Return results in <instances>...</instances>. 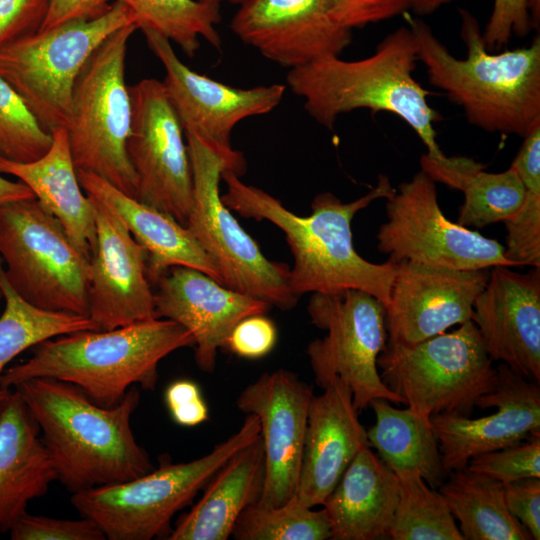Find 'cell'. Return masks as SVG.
<instances>
[{
    "label": "cell",
    "mask_w": 540,
    "mask_h": 540,
    "mask_svg": "<svg viewBox=\"0 0 540 540\" xmlns=\"http://www.w3.org/2000/svg\"><path fill=\"white\" fill-rule=\"evenodd\" d=\"M221 180L226 184L221 199L230 210L245 218L269 221L283 232L294 260L289 282L297 297L357 289L388 306L397 264L389 260L378 264L361 257L354 248L351 229L357 212L395 191L386 175L380 174L376 186L351 202H342L330 192L318 194L307 216L291 212L231 170H223Z\"/></svg>",
    "instance_id": "1"
},
{
    "label": "cell",
    "mask_w": 540,
    "mask_h": 540,
    "mask_svg": "<svg viewBox=\"0 0 540 540\" xmlns=\"http://www.w3.org/2000/svg\"><path fill=\"white\" fill-rule=\"evenodd\" d=\"M13 388L39 426L57 480L70 492L131 480L153 469L131 428L140 402L136 386L112 407L55 378H31Z\"/></svg>",
    "instance_id": "2"
},
{
    "label": "cell",
    "mask_w": 540,
    "mask_h": 540,
    "mask_svg": "<svg viewBox=\"0 0 540 540\" xmlns=\"http://www.w3.org/2000/svg\"><path fill=\"white\" fill-rule=\"evenodd\" d=\"M467 57H454L421 19L405 13L430 84L461 106L468 122L487 132L526 137L540 126V37L525 48L491 53L475 16L460 8Z\"/></svg>",
    "instance_id": "3"
},
{
    "label": "cell",
    "mask_w": 540,
    "mask_h": 540,
    "mask_svg": "<svg viewBox=\"0 0 540 540\" xmlns=\"http://www.w3.org/2000/svg\"><path fill=\"white\" fill-rule=\"evenodd\" d=\"M418 60L415 34L408 25L401 26L369 57L348 61L325 56L290 69L286 83L325 128L332 129L339 115L356 109L390 112L415 131L430 157L441 159L445 154L434 128L441 117L428 103L430 91L413 77Z\"/></svg>",
    "instance_id": "4"
},
{
    "label": "cell",
    "mask_w": 540,
    "mask_h": 540,
    "mask_svg": "<svg viewBox=\"0 0 540 540\" xmlns=\"http://www.w3.org/2000/svg\"><path fill=\"white\" fill-rule=\"evenodd\" d=\"M192 346V334L164 318L77 331L36 345L27 361L3 372L0 388L11 389L31 378H55L77 386L96 404L112 407L135 384L154 390L160 361Z\"/></svg>",
    "instance_id": "5"
},
{
    "label": "cell",
    "mask_w": 540,
    "mask_h": 540,
    "mask_svg": "<svg viewBox=\"0 0 540 540\" xmlns=\"http://www.w3.org/2000/svg\"><path fill=\"white\" fill-rule=\"evenodd\" d=\"M259 435L258 418L246 414L241 427L208 454L189 462H162L134 479L72 493L71 504L106 539H167L174 515L192 503L231 456Z\"/></svg>",
    "instance_id": "6"
},
{
    "label": "cell",
    "mask_w": 540,
    "mask_h": 540,
    "mask_svg": "<svg viewBox=\"0 0 540 540\" xmlns=\"http://www.w3.org/2000/svg\"><path fill=\"white\" fill-rule=\"evenodd\" d=\"M137 23L108 36L79 73L72 93V112L65 128L76 169L93 173L136 198L137 177L127 154L132 122L125 81L128 41Z\"/></svg>",
    "instance_id": "7"
},
{
    "label": "cell",
    "mask_w": 540,
    "mask_h": 540,
    "mask_svg": "<svg viewBox=\"0 0 540 540\" xmlns=\"http://www.w3.org/2000/svg\"><path fill=\"white\" fill-rule=\"evenodd\" d=\"M472 320L412 345L387 341L377 359L386 386L416 412L469 416L497 383V368Z\"/></svg>",
    "instance_id": "8"
},
{
    "label": "cell",
    "mask_w": 540,
    "mask_h": 540,
    "mask_svg": "<svg viewBox=\"0 0 540 540\" xmlns=\"http://www.w3.org/2000/svg\"><path fill=\"white\" fill-rule=\"evenodd\" d=\"M137 23L121 2L102 15L39 30L0 48V76L48 132L66 128L75 81L96 48L120 28Z\"/></svg>",
    "instance_id": "9"
},
{
    "label": "cell",
    "mask_w": 540,
    "mask_h": 540,
    "mask_svg": "<svg viewBox=\"0 0 540 540\" xmlns=\"http://www.w3.org/2000/svg\"><path fill=\"white\" fill-rule=\"evenodd\" d=\"M0 259L7 281L29 304L88 316L90 259L36 198L0 206Z\"/></svg>",
    "instance_id": "10"
},
{
    "label": "cell",
    "mask_w": 540,
    "mask_h": 540,
    "mask_svg": "<svg viewBox=\"0 0 540 540\" xmlns=\"http://www.w3.org/2000/svg\"><path fill=\"white\" fill-rule=\"evenodd\" d=\"M185 136L194 198L186 227L214 262L222 285L283 311L293 309L299 297L290 287L289 266L266 258L221 199L225 163L198 139Z\"/></svg>",
    "instance_id": "11"
},
{
    "label": "cell",
    "mask_w": 540,
    "mask_h": 540,
    "mask_svg": "<svg viewBox=\"0 0 540 540\" xmlns=\"http://www.w3.org/2000/svg\"><path fill=\"white\" fill-rule=\"evenodd\" d=\"M307 312L311 322L326 332L307 347L319 387L340 378L350 388L358 412L375 399L404 404L378 371L377 359L388 341L386 308L381 301L357 289L312 293Z\"/></svg>",
    "instance_id": "12"
},
{
    "label": "cell",
    "mask_w": 540,
    "mask_h": 540,
    "mask_svg": "<svg viewBox=\"0 0 540 540\" xmlns=\"http://www.w3.org/2000/svg\"><path fill=\"white\" fill-rule=\"evenodd\" d=\"M385 209L387 219L376 235L377 248L393 263L458 270L513 267L498 241L445 217L435 181L422 170L395 189Z\"/></svg>",
    "instance_id": "13"
},
{
    "label": "cell",
    "mask_w": 540,
    "mask_h": 540,
    "mask_svg": "<svg viewBox=\"0 0 540 540\" xmlns=\"http://www.w3.org/2000/svg\"><path fill=\"white\" fill-rule=\"evenodd\" d=\"M147 44L165 70L163 85L185 135L198 139L241 176L246 161L233 149L231 134L244 119L273 111L282 101L283 84L237 88L199 74L186 66L171 42L162 35L142 29Z\"/></svg>",
    "instance_id": "14"
},
{
    "label": "cell",
    "mask_w": 540,
    "mask_h": 540,
    "mask_svg": "<svg viewBox=\"0 0 540 540\" xmlns=\"http://www.w3.org/2000/svg\"><path fill=\"white\" fill-rule=\"evenodd\" d=\"M132 122L127 154L137 177L136 198L186 226L193 207V177L182 126L163 82L129 86Z\"/></svg>",
    "instance_id": "15"
},
{
    "label": "cell",
    "mask_w": 540,
    "mask_h": 540,
    "mask_svg": "<svg viewBox=\"0 0 540 540\" xmlns=\"http://www.w3.org/2000/svg\"><path fill=\"white\" fill-rule=\"evenodd\" d=\"M312 387L294 372L262 374L239 394L236 405L258 418L265 459L264 486L257 504L275 507L296 495Z\"/></svg>",
    "instance_id": "16"
},
{
    "label": "cell",
    "mask_w": 540,
    "mask_h": 540,
    "mask_svg": "<svg viewBox=\"0 0 540 540\" xmlns=\"http://www.w3.org/2000/svg\"><path fill=\"white\" fill-rule=\"evenodd\" d=\"M89 197L96 248L89 263L88 317L99 331L157 318L145 249L111 207Z\"/></svg>",
    "instance_id": "17"
},
{
    "label": "cell",
    "mask_w": 540,
    "mask_h": 540,
    "mask_svg": "<svg viewBox=\"0 0 540 540\" xmlns=\"http://www.w3.org/2000/svg\"><path fill=\"white\" fill-rule=\"evenodd\" d=\"M230 28L245 45L290 69L339 56L352 42V31L334 18L332 0H249Z\"/></svg>",
    "instance_id": "18"
},
{
    "label": "cell",
    "mask_w": 540,
    "mask_h": 540,
    "mask_svg": "<svg viewBox=\"0 0 540 540\" xmlns=\"http://www.w3.org/2000/svg\"><path fill=\"white\" fill-rule=\"evenodd\" d=\"M386 307L388 341L412 345L472 320L489 269L399 262Z\"/></svg>",
    "instance_id": "19"
},
{
    "label": "cell",
    "mask_w": 540,
    "mask_h": 540,
    "mask_svg": "<svg viewBox=\"0 0 540 540\" xmlns=\"http://www.w3.org/2000/svg\"><path fill=\"white\" fill-rule=\"evenodd\" d=\"M475 406L496 407L497 411L480 418L456 413L430 417L447 473L465 468L476 455L502 449L540 433L539 383L504 363L497 367L493 391L481 396Z\"/></svg>",
    "instance_id": "20"
},
{
    "label": "cell",
    "mask_w": 540,
    "mask_h": 540,
    "mask_svg": "<svg viewBox=\"0 0 540 540\" xmlns=\"http://www.w3.org/2000/svg\"><path fill=\"white\" fill-rule=\"evenodd\" d=\"M154 284L156 317L175 321L192 334L195 362L208 373L214 371L218 351L226 349L234 327L248 316L265 314L270 306L185 266L167 269Z\"/></svg>",
    "instance_id": "21"
},
{
    "label": "cell",
    "mask_w": 540,
    "mask_h": 540,
    "mask_svg": "<svg viewBox=\"0 0 540 540\" xmlns=\"http://www.w3.org/2000/svg\"><path fill=\"white\" fill-rule=\"evenodd\" d=\"M472 321L493 361L540 382V268L520 273L491 267Z\"/></svg>",
    "instance_id": "22"
},
{
    "label": "cell",
    "mask_w": 540,
    "mask_h": 540,
    "mask_svg": "<svg viewBox=\"0 0 540 540\" xmlns=\"http://www.w3.org/2000/svg\"><path fill=\"white\" fill-rule=\"evenodd\" d=\"M322 389L309 404L295 495L312 508L323 504L357 453L370 446L348 385L334 377Z\"/></svg>",
    "instance_id": "23"
},
{
    "label": "cell",
    "mask_w": 540,
    "mask_h": 540,
    "mask_svg": "<svg viewBox=\"0 0 540 540\" xmlns=\"http://www.w3.org/2000/svg\"><path fill=\"white\" fill-rule=\"evenodd\" d=\"M55 480L36 420L21 395L7 389L0 401V532H9Z\"/></svg>",
    "instance_id": "24"
},
{
    "label": "cell",
    "mask_w": 540,
    "mask_h": 540,
    "mask_svg": "<svg viewBox=\"0 0 540 540\" xmlns=\"http://www.w3.org/2000/svg\"><path fill=\"white\" fill-rule=\"evenodd\" d=\"M399 479L370 446L351 461L322 506L332 540L389 538L399 501Z\"/></svg>",
    "instance_id": "25"
},
{
    "label": "cell",
    "mask_w": 540,
    "mask_h": 540,
    "mask_svg": "<svg viewBox=\"0 0 540 540\" xmlns=\"http://www.w3.org/2000/svg\"><path fill=\"white\" fill-rule=\"evenodd\" d=\"M84 192L111 207L147 254L150 282L173 266L197 269L221 283L209 255L188 228L169 214L130 197L99 176L76 169ZM222 284V283H221Z\"/></svg>",
    "instance_id": "26"
},
{
    "label": "cell",
    "mask_w": 540,
    "mask_h": 540,
    "mask_svg": "<svg viewBox=\"0 0 540 540\" xmlns=\"http://www.w3.org/2000/svg\"><path fill=\"white\" fill-rule=\"evenodd\" d=\"M52 144L40 158L16 162L0 155V174L16 177L33 192L39 204L59 220L77 249L89 259L96 248L95 206L82 189L67 132L54 129Z\"/></svg>",
    "instance_id": "27"
},
{
    "label": "cell",
    "mask_w": 540,
    "mask_h": 540,
    "mask_svg": "<svg viewBox=\"0 0 540 540\" xmlns=\"http://www.w3.org/2000/svg\"><path fill=\"white\" fill-rule=\"evenodd\" d=\"M265 478L261 436L237 451L214 474L168 540H226L241 513L259 501Z\"/></svg>",
    "instance_id": "28"
},
{
    "label": "cell",
    "mask_w": 540,
    "mask_h": 540,
    "mask_svg": "<svg viewBox=\"0 0 540 540\" xmlns=\"http://www.w3.org/2000/svg\"><path fill=\"white\" fill-rule=\"evenodd\" d=\"M421 170L433 181L460 190L464 202L457 223L482 228L504 222L521 205L525 189L516 170L510 166L498 173L485 171V165L462 156L434 159L427 153L420 159Z\"/></svg>",
    "instance_id": "29"
},
{
    "label": "cell",
    "mask_w": 540,
    "mask_h": 540,
    "mask_svg": "<svg viewBox=\"0 0 540 540\" xmlns=\"http://www.w3.org/2000/svg\"><path fill=\"white\" fill-rule=\"evenodd\" d=\"M375 423L367 430L370 447L396 476L416 474L432 488H439L447 477L430 417L407 406L393 407L389 401L370 403Z\"/></svg>",
    "instance_id": "30"
},
{
    "label": "cell",
    "mask_w": 540,
    "mask_h": 540,
    "mask_svg": "<svg viewBox=\"0 0 540 540\" xmlns=\"http://www.w3.org/2000/svg\"><path fill=\"white\" fill-rule=\"evenodd\" d=\"M439 486L464 540H531L509 512L504 484L462 468L450 471Z\"/></svg>",
    "instance_id": "31"
},
{
    "label": "cell",
    "mask_w": 540,
    "mask_h": 540,
    "mask_svg": "<svg viewBox=\"0 0 540 540\" xmlns=\"http://www.w3.org/2000/svg\"><path fill=\"white\" fill-rule=\"evenodd\" d=\"M0 291L5 303L0 314V376L19 354L61 335L97 330L88 316L41 310L21 298L7 281L0 259ZM7 389L0 388V401Z\"/></svg>",
    "instance_id": "32"
},
{
    "label": "cell",
    "mask_w": 540,
    "mask_h": 540,
    "mask_svg": "<svg viewBox=\"0 0 540 540\" xmlns=\"http://www.w3.org/2000/svg\"><path fill=\"white\" fill-rule=\"evenodd\" d=\"M121 2L135 15L139 29H150L176 44L188 57L200 48V38L217 50L222 39L216 28L220 5L196 0H106Z\"/></svg>",
    "instance_id": "33"
},
{
    "label": "cell",
    "mask_w": 540,
    "mask_h": 540,
    "mask_svg": "<svg viewBox=\"0 0 540 540\" xmlns=\"http://www.w3.org/2000/svg\"><path fill=\"white\" fill-rule=\"evenodd\" d=\"M525 189L517 211L504 221V255L513 266L540 268V126L524 137L511 165Z\"/></svg>",
    "instance_id": "34"
},
{
    "label": "cell",
    "mask_w": 540,
    "mask_h": 540,
    "mask_svg": "<svg viewBox=\"0 0 540 540\" xmlns=\"http://www.w3.org/2000/svg\"><path fill=\"white\" fill-rule=\"evenodd\" d=\"M399 501L389 538L464 540L444 497L416 474L399 477Z\"/></svg>",
    "instance_id": "35"
},
{
    "label": "cell",
    "mask_w": 540,
    "mask_h": 540,
    "mask_svg": "<svg viewBox=\"0 0 540 540\" xmlns=\"http://www.w3.org/2000/svg\"><path fill=\"white\" fill-rule=\"evenodd\" d=\"M331 534L326 510H313L294 496L280 506L250 505L237 519L231 536L236 540H326Z\"/></svg>",
    "instance_id": "36"
},
{
    "label": "cell",
    "mask_w": 540,
    "mask_h": 540,
    "mask_svg": "<svg viewBox=\"0 0 540 540\" xmlns=\"http://www.w3.org/2000/svg\"><path fill=\"white\" fill-rule=\"evenodd\" d=\"M51 144L52 134L0 76V155L16 162H31L42 157Z\"/></svg>",
    "instance_id": "37"
},
{
    "label": "cell",
    "mask_w": 540,
    "mask_h": 540,
    "mask_svg": "<svg viewBox=\"0 0 540 540\" xmlns=\"http://www.w3.org/2000/svg\"><path fill=\"white\" fill-rule=\"evenodd\" d=\"M466 468L503 484L540 478V433L502 449L476 455Z\"/></svg>",
    "instance_id": "38"
},
{
    "label": "cell",
    "mask_w": 540,
    "mask_h": 540,
    "mask_svg": "<svg viewBox=\"0 0 540 540\" xmlns=\"http://www.w3.org/2000/svg\"><path fill=\"white\" fill-rule=\"evenodd\" d=\"M12 540H104L90 519H57L25 513L9 531Z\"/></svg>",
    "instance_id": "39"
},
{
    "label": "cell",
    "mask_w": 540,
    "mask_h": 540,
    "mask_svg": "<svg viewBox=\"0 0 540 540\" xmlns=\"http://www.w3.org/2000/svg\"><path fill=\"white\" fill-rule=\"evenodd\" d=\"M532 28L528 0H494L482 38L492 51L506 45L512 36L525 37Z\"/></svg>",
    "instance_id": "40"
},
{
    "label": "cell",
    "mask_w": 540,
    "mask_h": 540,
    "mask_svg": "<svg viewBox=\"0 0 540 540\" xmlns=\"http://www.w3.org/2000/svg\"><path fill=\"white\" fill-rule=\"evenodd\" d=\"M51 0H0V48L37 32Z\"/></svg>",
    "instance_id": "41"
},
{
    "label": "cell",
    "mask_w": 540,
    "mask_h": 540,
    "mask_svg": "<svg viewBox=\"0 0 540 540\" xmlns=\"http://www.w3.org/2000/svg\"><path fill=\"white\" fill-rule=\"evenodd\" d=\"M277 328L264 314L241 320L232 330L226 349L239 357L259 359L269 354L277 342Z\"/></svg>",
    "instance_id": "42"
},
{
    "label": "cell",
    "mask_w": 540,
    "mask_h": 540,
    "mask_svg": "<svg viewBox=\"0 0 540 540\" xmlns=\"http://www.w3.org/2000/svg\"><path fill=\"white\" fill-rule=\"evenodd\" d=\"M410 8V0H332L334 18L351 31L405 14Z\"/></svg>",
    "instance_id": "43"
},
{
    "label": "cell",
    "mask_w": 540,
    "mask_h": 540,
    "mask_svg": "<svg viewBox=\"0 0 540 540\" xmlns=\"http://www.w3.org/2000/svg\"><path fill=\"white\" fill-rule=\"evenodd\" d=\"M509 512L527 529L534 540L540 539V478H524L504 484Z\"/></svg>",
    "instance_id": "44"
},
{
    "label": "cell",
    "mask_w": 540,
    "mask_h": 540,
    "mask_svg": "<svg viewBox=\"0 0 540 540\" xmlns=\"http://www.w3.org/2000/svg\"><path fill=\"white\" fill-rule=\"evenodd\" d=\"M165 404L173 421L192 427L208 420L209 411L199 386L186 379L172 382L165 390Z\"/></svg>",
    "instance_id": "45"
},
{
    "label": "cell",
    "mask_w": 540,
    "mask_h": 540,
    "mask_svg": "<svg viewBox=\"0 0 540 540\" xmlns=\"http://www.w3.org/2000/svg\"><path fill=\"white\" fill-rule=\"evenodd\" d=\"M110 5L106 0H51L39 30L49 29L74 19L98 17L105 13Z\"/></svg>",
    "instance_id": "46"
},
{
    "label": "cell",
    "mask_w": 540,
    "mask_h": 540,
    "mask_svg": "<svg viewBox=\"0 0 540 540\" xmlns=\"http://www.w3.org/2000/svg\"><path fill=\"white\" fill-rule=\"evenodd\" d=\"M35 198L33 192L20 181H11L0 174V206L25 199Z\"/></svg>",
    "instance_id": "47"
},
{
    "label": "cell",
    "mask_w": 540,
    "mask_h": 540,
    "mask_svg": "<svg viewBox=\"0 0 540 540\" xmlns=\"http://www.w3.org/2000/svg\"><path fill=\"white\" fill-rule=\"evenodd\" d=\"M411 9L417 15H429L452 0H410Z\"/></svg>",
    "instance_id": "48"
},
{
    "label": "cell",
    "mask_w": 540,
    "mask_h": 540,
    "mask_svg": "<svg viewBox=\"0 0 540 540\" xmlns=\"http://www.w3.org/2000/svg\"><path fill=\"white\" fill-rule=\"evenodd\" d=\"M196 1L218 4V5H220L221 3H230L233 5L241 6L242 4L246 3L249 0H196Z\"/></svg>",
    "instance_id": "49"
},
{
    "label": "cell",
    "mask_w": 540,
    "mask_h": 540,
    "mask_svg": "<svg viewBox=\"0 0 540 540\" xmlns=\"http://www.w3.org/2000/svg\"><path fill=\"white\" fill-rule=\"evenodd\" d=\"M1 299H3V297H2V293H1V291H0V302H1Z\"/></svg>",
    "instance_id": "50"
}]
</instances>
